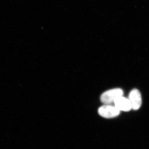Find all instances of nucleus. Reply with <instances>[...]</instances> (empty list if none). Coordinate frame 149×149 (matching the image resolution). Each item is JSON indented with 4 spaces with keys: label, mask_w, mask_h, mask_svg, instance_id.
Wrapping results in <instances>:
<instances>
[{
    "label": "nucleus",
    "mask_w": 149,
    "mask_h": 149,
    "mask_svg": "<svg viewBox=\"0 0 149 149\" xmlns=\"http://www.w3.org/2000/svg\"><path fill=\"white\" fill-rule=\"evenodd\" d=\"M128 99L131 103L132 109L137 110L140 108L142 105V97L140 91L134 89L129 93Z\"/></svg>",
    "instance_id": "obj_3"
},
{
    "label": "nucleus",
    "mask_w": 149,
    "mask_h": 149,
    "mask_svg": "<svg viewBox=\"0 0 149 149\" xmlns=\"http://www.w3.org/2000/svg\"><path fill=\"white\" fill-rule=\"evenodd\" d=\"M113 103L115 106L120 111H129L132 109V105L129 99L123 96L116 99Z\"/></svg>",
    "instance_id": "obj_4"
},
{
    "label": "nucleus",
    "mask_w": 149,
    "mask_h": 149,
    "mask_svg": "<svg viewBox=\"0 0 149 149\" xmlns=\"http://www.w3.org/2000/svg\"><path fill=\"white\" fill-rule=\"evenodd\" d=\"M98 112L100 115L107 118H113L120 113V111L116 107L110 104H105L100 107Z\"/></svg>",
    "instance_id": "obj_2"
},
{
    "label": "nucleus",
    "mask_w": 149,
    "mask_h": 149,
    "mask_svg": "<svg viewBox=\"0 0 149 149\" xmlns=\"http://www.w3.org/2000/svg\"><path fill=\"white\" fill-rule=\"evenodd\" d=\"M123 91L120 88H115L105 92L100 97V100L105 104H110L119 97L123 96Z\"/></svg>",
    "instance_id": "obj_1"
}]
</instances>
